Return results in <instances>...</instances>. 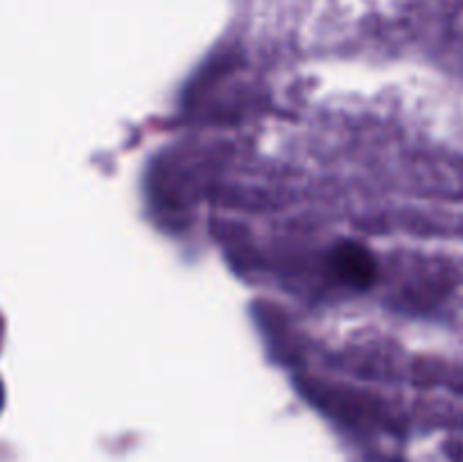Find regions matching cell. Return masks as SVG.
<instances>
[{
    "instance_id": "obj_1",
    "label": "cell",
    "mask_w": 463,
    "mask_h": 462,
    "mask_svg": "<svg viewBox=\"0 0 463 462\" xmlns=\"http://www.w3.org/2000/svg\"><path fill=\"white\" fill-rule=\"evenodd\" d=\"M333 267L342 274V279L355 285H364L373 279V261L369 254L357 245H342L333 254Z\"/></svg>"
}]
</instances>
